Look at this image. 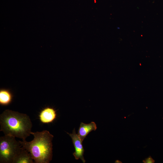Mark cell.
Listing matches in <instances>:
<instances>
[{"mask_svg":"<svg viewBox=\"0 0 163 163\" xmlns=\"http://www.w3.org/2000/svg\"><path fill=\"white\" fill-rule=\"evenodd\" d=\"M115 162H116V163H122V162H121V161H119V160H116V161H115Z\"/></svg>","mask_w":163,"mask_h":163,"instance_id":"cell-10","label":"cell"},{"mask_svg":"<svg viewBox=\"0 0 163 163\" xmlns=\"http://www.w3.org/2000/svg\"><path fill=\"white\" fill-rule=\"evenodd\" d=\"M31 134L33 139L29 142L19 141L21 145L30 153L34 163H49L52 158L53 136L46 130Z\"/></svg>","mask_w":163,"mask_h":163,"instance_id":"cell-2","label":"cell"},{"mask_svg":"<svg viewBox=\"0 0 163 163\" xmlns=\"http://www.w3.org/2000/svg\"><path fill=\"white\" fill-rule=\"evenodd\" d=\"M13 95L8 89L1 88L0 89V104L7 106L12 101Z\"/></svg>","mask_w":163,"mask_h":163,"instance_id":"cell-8","label":"cell"},{"mask_svg":"<svg viewBox=\"0 0 163 163\" xmlns=\"http://www.w3.org/2000/svg\"><path fill=\"white\" fill-rule=\"evenodd\" d=\"M15 137L5 135L0 137V163H13L21 147Z\"/></svg>","mask_w":163,"mask_h":163,"instance_id":"cell-3","label":"cell"},{"mask_svg":"<svg viewBox=\"0 0 163 163\" xmlns=\"http://www.w3.org/2000/svg\"><path fill=\"white\" fill-rule=\"evenodd\" d=\"M67 133L71 137L75 147V151L73 155L75 159L76 160L80 159L83 163H85V161L83 156L84 149L82 144L83 141L76 133L75 129L73 130L72 133Z\"/></svg>","mask_w":163,"mask_h":163,"instance_id":"cell-4","label":"cell"},{"mask_svg":"<svg viewBox=\"0 0 163 163\" xmlns=\"http://www.w3.org/2000/svg\"><path fill=\"white\" fill-rule=\"evenodd\" d=\"M142 161L144 163H154L155 162V160L151 156H149L145 159L143 160Z\"/></svg>","mask_w":163,"mask_h":163,"instance_id":"cell-9","label":"cell"},{"mask_svg":"<svg viewBox=\"0 0 163 163\" xmlns=\"http://www.w3.org/2000/svg\"><path fill=\"white\" fill-rule=\"evenodd\" d=\"M0 131L9 135L25 140L31 134L32 124L26 114L7 109L0 115Z\"/></svg>","mask_w":163,"mask_h":163,"instance_id":"cell-1","label":"cell"},{"mask_svg":"<svg viewBox=\"0 0 163 163\" xmlns=\"http://www.w3.org/2000/svg\"><path fill=\"white\" fill-rule=\"evenodd\" d=\"M56 116V111L53 108L47 107L41 111L39 115V117L42 123H48L54 121Z\"/></svg>","mask_w":163,"mask_h":163,"instance_id":"cell-5","label":"cell"},{"mask_svg":"<svg viewBox=\"0 0 163 163\" xmlns=\"http://www.w3.org/2000/svg\"><path fill=\"white\" fill-rule=\"evenodd\" d=\"M30 153L23 147L14 158L13 163H33Z\"/></svg>","mask_w":163,"mask_h":163,"instance_id":"cell-7","label":"cell"},{"mask_svg":"<svg viewBox=\"0 0 163 163\" xmlns=\"http://www.w3.org/2000/svg\"><path fill=\"white\" fill-rule=\"evenodd\" d=\"M97 129L96 123L92 122L88 124L81 123L77 134L83 141L87 135L92 131H95Z\"/></svg>","mask_w":163,"mask_h":163,"instance_id":"cell-6","label":"cell"}]
</instances>
